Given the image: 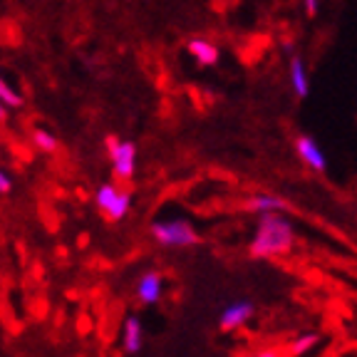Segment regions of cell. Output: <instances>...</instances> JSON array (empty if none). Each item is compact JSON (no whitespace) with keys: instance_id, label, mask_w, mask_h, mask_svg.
<instances>
[{"instance_id":"16","label":"cell","mask_w":357,"mask_h":357,"mask_svg":"<svg viewBox=\"0 0 357 357\" xmlns=\"http://www.w3.org/2000/svg\"><path fill=\"white\" fill-rule=\"evenodd\" d=\"M320 3H323V0H303V10H305V15H310V17L318 15Z\"/></svg>"},{"instance_id":"2","label":"cell","mask_w":357,"mask_h":357,"mask_svg":"<svg viewBox=\"0 0 357 357\" xmlns=\"http://www.w3.org/2000/svg\"><path fill=\"white\" fill-rule=\"evenodd\" d=\"M151 236L159 245L164 248H189V245L199 243L201 236L196 229L184 218H167V221H154L151 223Z\"/></svg>"},{"instance_id":"15","label":"cell","mask_w":357,"mask_h":357,"mask_svg":"<svg viewBox=\"0 0 357 357\" xmlns=\"http://www.w3.org/2000/svg\"><path fill=\"white\" fill-rule=\"evenodd\" d=\"M10 191H13V176L6 169H0V196H8Z\"/></svg>"},{"instance_id":"4","label":"cell","mask_w":357,"mask_h":357,"mask_svg":"<svg viewBox=\"0 0 357 357\" xmlns=\"http://www.w3.org/2000/svg\"><path fill=\"white\" fill-rule=\"evenodd\" d=\"M107 154H109L112 162V172L119 181H129L137 172V146L132 142L124 139H114L109 137L107 139Z\"/></svg>"},{"instance_id":"11","label":"cell","mask_w":357,"mask_h":357,"mask_svg":"<svg viewBox=\"0 0 357 357\" xmlns=\"http://www.w3.org/2000/svg\"><path fill=\"white\" fill-rule=\"evenodd\" d=\"M248 208L258 216H268V213H280L285 211V201L273 194H256L248 201Z\"/></svg>"},{"instance_id":"9","label":"cell","mask_w":357,"mask_h":357,"mask_svg":"<svg viewBox=\"0 0 357 357\" xmlns=\"http://www.w3.org/2000/svg\"><path fill=\"white\" fill-rule=\"evenodd\" d=\"M186 52H189V55L194 57L199 65H204V67L216 65L218 57H221V52H218L216 45H213L211 40H204V38L189 40V45H186Z\"/></svg>"},{"instance_id":"10","label":"cell","mask_w":357,"mask_h":357,"mask_svg":"<svg viewBox=\"0 0 357 357\" xmlns=\"http://www.w3.org/2000/svg\"><path fill=\"white\" fill-rule=\"evenodd\" d=\"M288 77H290V87H293V92L298 97L310 95V77H307V67L303 57H290Z\"/></svg>"},{"instance_id":"12","label":"cell","mask_w":357,"mask_h":357,"mask_svg":"<svg viewBox=\"0 0 357 357\" xmlns=\"http://www.w3.org/2000/svg\"><path fill=\"white\" fill-rule=\"evenodd\" d=\"M318 342H320L318 335H315V333H305V335H301V337H296V340L290 342L288 355L290 357H303V355H307L310 350H315V347H318Z\"/></svg>"},{"instance_id":"3","label":"cell","mask_w":357,"mask_h":357,"mask_svg":"<svg viewBox=\"0 0 357 357\" xmlns=\"http://www.w3.org/2000/svg\"><path fill=\"white\" fill-rule=\"evenodd\" d=\"M95 204L102 216H107L109 221H122L132 211V194L119 189L117 184H102L95 194Z\"/></svg>"},{"instance_id":"1","label":"cell","mask_w":357,"mask_h":357,"mask_svg":"<svg viewBox=\"0 0 357 357\" xmlns=\"http://www.w3.org/2000/svg\"><path fill=\"white\" fill-rule=\"evenodd\" d=\"M296 245V231L290 221L280 213H268L258 218V226L251 238L253 258H283Z\"/></svg>"},{"instance_id":"5","label":"cell","mask_w":357,"mask_h":357,"mask_svg":"<svg viewBox=\"0 0 357 357\" xmlns=\"http://www.w3.org/2000/svg\"><path fill=\"white\" fill-rule=\"evenodd\" d=\"M253 303L248 301H238V303H231L226 310L221 312V320H218V328L223 333H236V330L243 328L248 320L253 318Z\"/></svg>"},{"instance_id":"18","label":"cell","mask_w":357,"mask_h":357,"mask_svg":"<svg viewBox=\"0 0 357 357\" xmlns=\"http://www.w3.org/2000/svg\"><path fill=\"white\" fill-rule=\"evenodd\" d=\"M8 122V107L6 105H0V124Z\"/></svg>"},{"instance_id":"17","label":"cell","mask_w":357,"mask_h":357,"mask_svg":"<svg viewBox=\"0 0 357 357\" xmlns=\"http://www.w3.org/2000/svg\"><path fill=\"white\" fill-rule=\"evenodd\" d=\"M245 357H283V352L275 350V347H261V350L251 352V355H245Z\"/></svg>"},{"instance_id":"8","label":"cell","mask_w":357,"mask_h":357,"mask_svg":"<svg viewBox=\"0 0 357 357\" xmlns=\"http://www.w3.org/2000/svg\"><path fill=\"white\" fill-rule=\"evenodd\" d=\"M142 345H144V325L137 315H129L122 328V347L129 355H134L142 350Z\"/></svg>"},{"instance_id":"14","label":"cell","mask_w":357,"mask_h":357,"mask_svg":"<svg viewBox=\"0 0 357 357\" xmlns=\"http://www.w3.org/2000/svg\"><path fill=\"white\" fill-rule=\"evenodd\" d=\"M33 144L38 146L40 151H55L57 149V137L52 132H47V129H43V127H38L33 132Z\"/></svg>"},{"instance_id":"6","label":"cell","mask_w":357,"mask_h":357,"mask_svg":"<svg viewBox=\"0 0 357 357\" xmlns=\"http://www.w3.org/2000/svg\"><path fill=\"white\" fill-rule=\"evenodd\" d=\"M164 298V278L156 271H146L139 280H137V301L142 305H156Z\"/></svg>"},{"instance_id":"7","label":"cell","mask_w":357,"mask_h":357,"mask_svg":"<svg viewBox=\"0 0 357 357\" xmlns=\"http://www.w3.org/2000/svg\"><path fill=\"white\" fill-rule=\"evenodd\" d=\"M296 151L301 156V162L305 164L312 172H323L328 167V159H325V151L320 149V144L312 137H298L296 139Z\"/></svg>"},{"instance_id":"13","label":"cell","mask_w":357,"mask_h":357,"mask_svg":"<svg viewBox=\"0 0 357 357\" xmlns=\"http://www.w3.org/2000/svg\"><path fill=\"white\" fill-rule=\"evenodd\" d=\"M0 105H6L8 109H15V107L22 105V97L15 87L6 79V75L0 73Z\"/></svg>"}]
</instances>
